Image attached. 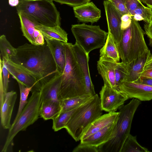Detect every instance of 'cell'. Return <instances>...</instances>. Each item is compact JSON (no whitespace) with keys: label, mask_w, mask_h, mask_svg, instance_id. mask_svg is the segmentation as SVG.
Returning <instances> with one entry per match:
<instances>
[{"label":"cell","mask_w":152,"mask_h":152,"mask_svg":"<svg viewBox=\"0 0 152 152\" xmlns=\"http://www.w3.org/2000/svg\"><path fill=\"white\" fill-rule=\"evenodd\" d=\"M16 49V55L10 60L33 75L41 86L57 72L55 62L46 43L42 45L26 43Z\"/></svg>","instance_id":"cell-1"},{"label":"cell","mask_w":152,"mask_h":152,"mask_svg":"<svg viewBox=\"0 0 152 152\" xmlns=\"http://www.w3.org/2000/svg\"><path fill=\"white\" fill-rule=\"evenodd\" d=\"M72 45L71 43H64L66 64L61 78V101L85 94L84 77L74 56Z\"/></svg>","instance_id":"cell-2"},{"label":"cell","mask_w":152,"mask_h":152,"mask_svg":"<svg viewBox=\"0 0 152 152\" xmlns=\"http://www.w3.org/2000/svg\"><path fill=\"white\" fill-rule=\"evenodd\" d=\"M140 101L133 98L129 103L119 108L112 135L107 141L98 147V152H121L125 140L130 134L133 118Z\"/></svg>","instance_id":"cell-3"},{"label":"cell","mask_w":152,"mask_h":152,"mask_svg":"<svg viewBox=\"0 0 152 152\" xmlns=\"http://www.w3.org/2000/svg\"><path fill=\"white\" fill-rule=\"evenodd\" d=\"M102 111L100 97L96 94L77 108L65 128L76 141H79L92 122L102 115Z\"/></svg>","instance_id":"cell-4"},{"label":"cell","mask_w":152,"mask_h":152,"mask_svg":"<svg viewBox=\"0 0 152 152\" xmlns=\"http://www.w3.org/2000/svg\"><path fill=\"white\" fill-rule=\"evenodd\" d=\"M145 34L138 21L132 16L131 25L122 30L121 39L116 45L122 62L129 63L150 50L144 39Z\"/></svg>","instance_id":"cell-5"},{"label":"cell","mask_w":152,"mask_h":152,"mask_svg":"<svg viewBox=\"0 0 152 152\" xmlns=\"http://www.w3.org/2000/svg\"><path fill=\"white\" fill-rule=\"evenodd\" d=\"M53 0H20L16 7L35 24L49 27L61 26V18Z\"/></svg>","instance_id":"cell-6"},{"label":"cell","mask_w":152,"mask_h":152,"mask_svg":"<svg viewBox=\"0 0 152 152\" xmlns=\"http://www.w3.org/2000/svg\"><path fill=\"white\" fill-rule=\"evenodd\" d=\"M40 92L32 93L27 103L21 113L9 129L5 144L2 152H6L13 139L18 132L25 130L39 118V108L41 104Z\"/></svg>","instance_id":"cell-7"},{"label":"cell","mask_w":152,"mask_h":152,"mask_svg":"<svg viewBox=\"0 0 152 152\" xmlns=\"http://www.w3.org/2000/svg\"><path fill=\"white\" fill-rule=\"evenodd\" d=\"M71 30L76 42L88 54L104 45L108 34L99 26L84 23L72 25Z\"/></svg>","instance_id":"cell-8"},{"label":"cell","mask_w":152,"mask_h":152,"mask_svg":"<svg viewBox=\"0 0 152 152\" xmlns=\"http://www.w3.org/2000/svg\"><path fill=\"white\" fill-rule=\"evenodd\" d=\"M99 94L102 110L108 113L115 112L129 99L124 94L105 85L102 87Z\"/></svg>","instance_id":"cell-9"},{"label":"cell","mask_w":152,"mask_h":152,"mask_svg":"<svg viewBox=\"0 0 152 152\" xmlns=\"http://www.w3.org/2000/svg\"><path fill=\"white\" fill-rule=\"evenodd\" d=\"M2 60L10 74L16 80L20 81L26 87L31 88V93L40 91L42 86L33 75L23 69L10 59Z\"/></svg>","instance_id":"cell-10"},{"label":"cell","mask_w":152,"mask_h":152,"mask_svg":"<svg viewBox=\"0 0 152 152\" xmlns=\"http://www.w3.org/2000/svg\"><path fill=\"white\" fill-rule=\"evenodd\" d=\"M118 90L129 98H135L140 101L152 99V86L140 83L124 82L119 85Z\"/></svg>","instance_id":"cell-11"},{"label":"cell","mask_w":152,"mask_h":152,"mask_svg":"<svg viewBox=\"0 0 152 152\" xmlns=\"http://www.w3.org/2000/svg\"><path fill=\"white\" fill-rule=\"evenodd\" d=\"M108 32L112 36L116 45L120 41L122 34L121 28L122 15L108 0L103 2Z\"/></svg>","instance_id":"cell-12"},{"label":"cell","mask_w":152,"mask_h":152,"mask_svg":"<svg viewBox=\"0 0 152 152\" xmlns=\"http://www.w3.org/2000/svg\"><path fill=\"white\" fill-rule=\"evenodd\" d=\"M72 49L75 58L84 77L86 84L85 94L94 96L96 94L89 72L88 65L89 54L86 53L76 42L72 45Z\"/></svg>","instance_id":"cell-13"},{"label":"cell","mask_w":152,"mask_h":152,"mask_svg":"<svg viewBox=\"0 0 152 152\" xmlns=\"http://www.w3.org/2000/svg\"><path fill=\"white\" fill-rule=\"evenodd\" d=\"M23 35L32 44L42 45L45 43L41 32L35 27V23L24 14L17 12Z\"/></svg>","instance_id":"cell-14"},{"label":"cell","mask_w":152,"mask_h":152,"mask_svg":"<svg viewBox=\"0 0 152 152\" xmlns=\"http://www.w3.org/2000/svg\"><path fill=\"white\" fill-rule=\"evenodd\" d=\"M75 16L80 22H97L101 17V11L92 2L73 7Z\"/></svg>","instance_id":"cell-15"},{"label":"cell","mask_w":152,"mask_h":152,"mask_svg":"<svg viewBox=\"0 0 152 152\" xmlns=\"http://www.w3.org/2000/svg\"><path fill=\"white\" fill-rule=\"evenodd\" d=\"M151 54L149 50L129 63L125 64L126 74L123 82L139 83L141 78L140 74L143 71L145 64Z\"/></svg>","instance_id":"cell-16"},{"label":"cell","mask_w":152,"mask_h":152,"mask_svg":"<svg viewBox=\"0 0 152 152\" xmlns=\"http://www.w3.org/2000/svg\"><path fill=\"white\" fill-rule=\"evenodd\" d=\"M62 74L57 72L42 86L39 91L41 102L52 100L61 101L60 89Z\"/></svg>","instance_id":"cell-17"},{"label":"cell","mask_w":152,"mask_h":152,"mask_svg":"<svg viewBox=\"0 0 152 152\" xmlns=\"http://www.w3.org/2000/svg\"><path fill=\"white\" fill-rule=\"evenodd\" d=\"M118 63L105 59L100 57L97 62V70L103 79L104 85L108 86L117 91L115 72Z\"/></svg>","instance_id":"cell-18"},{"label":"cell","mask_w":152,"mask_h":152,"mask_svg":"<svg viewBox=\"0 0 152 152\" xmlns=\"http://www.w3.org/2000/svg\"><path fill=\"white\" fill-rule=\"evenodd\" d=\"M17 95L14 91L7 92L4 102L0 107L1 124L4 129H9L11 126L10 121Z\"/></svg>","instance_id":"cell-19"},{"label":"cell","mask_w":152,"mask_h":152,"mask_svg":"<svg viewBox=\"0 0 152 152\" xmlns=\"http://www.w3.org/2000/svg\"><path fill=\"white\" fill-rule=\"evenodd\" d=\"M45 40L55 62L57 72L62 74L66 64L64 42L56 40Z\"/></svg>","instance_id":"cell-20"},{"label":"cell","mask_w":152,"mask_h":152,"mask_svg":"<svg viewBox=\"0 0 152 152\" xmlns=\"http://www.w3.org/2000/svg\"><path fill=\"white\" fill-rule=\"evenodd\" d=\"M118 114L119 112H113L101 115L90 125L83 135L80 140L87 137L108 125L115 122Z\"/></svg>","instance_id":"cell-21"},{"label":"cell","mask_w":152,"mask_h":152,"mask_svg":"<svg viewBox=\"0 0 152 152\" xmlns=\"http://www.w3.org/2000/svg\"><path fill=\"white\" fill-rule=\"evenodd\" d=\"M115 122L87 137L80 140V142L98 147L106 142L112 135Z\"/></svg>","instance_id":"cell-22"},{"label":"cell","mask_w":152,"mask_h":152,"mask_svg":"<svg viewBox=\"0 0 152 152\" xmlns=\"http://www.w3.org/2000/svg\"><path fill=\"white\" fill-rule=\"evenodd\" d=\"M35 24V27L41 32L45 40H56L68 42V34L61 26L49 27L40 24Z\"/></svg>","instance_id":"cell-23"},{"label":"cell","mask_w":152,"mask_h":152,"mask_svg":"<svg viewBox=\"0 0 152 152\" xmlns=\"http://www.w3.org/2000/svg\"><path fill=\"white\" fill-rule=\"evenodd\" d=\"M108 33L105 43L100 50V56L105 59L119 62L120 58L116 44L112 36Z\"/></svg>","instance_id":"cell-24"},{"label":"cell","mask_w":152,"mask_h":152,"mask_svg":"<svg viewBox=\"0 0 152 152\" xmlns=\"http://www.w3.org/2000/svg\"><path fill=\"white\" fill-rule=\"evenodd\" d=\"M61 110V101L52 100L42 102L39 116L45 120H53L60 114Z\"/></svg>","instance_id":"cell-25"},{"label":"cell","mask_w":152,"mask_h":152,"mask_svg":"<svg viewBox=\"0 0 152 152\" xmlns=\"http://www.w3.org/2000/svg\"><path fill=\"white\" fill-rule=\"evenodd\" d=\"M10 72L3 60L0 58V107L3 104L8 88Z\"/></svg>","instance_id":"cell-26"},{"label":"cell","mask_w":152,"mask_h":152,"mask_svg":"<svg viewBox=\"0 0 152 152\" xmlns=\"http://www.w3.org/2000/svg\"><path fill=\"white\" fill-rule=\"evenodd\" d=\"M93 96L85 94L80 96L63 99L61 101V112L77 108L87 101Z\"/></svg>","instance_id":"cell-27"},{"label":"cell","mask_w":152,"mask_h":152,"mask_svg":"<svg viewBox=\"0 0 152 152\" xmlns=\"http://www.w3.org/2000/svg\"><path fill=\"white\" fill-rule=\"evenodd\" d=\"M78 107L70 110L61 112L53 119L52 128L54 131L57 132L65 128L72 116Z\"/></svg>","instance_id":"cell-28"},{"label":"cell","mask_w":152,"mask_h":152,"mask_svg":"<svg viewBox=\"0 0 152 152\" xmlns=\"http://www.w3.org/2000/svg\"><path fill=\"white\" fill-rule=\"evenodd\" d=\"M147 148L141 146L138 142L136 136L130 134L125 140L121 152H148Z\"/></svg>","instance_id":"cell-29"},{"label":"cell","mask_w":152,"mask_h":152,"mask_svg":"<svg viewBox=\"0 0 152 152\" xmlns=\"http://www.w3.org/2000/svg\"><path fill=\"white\" fill-rule=\"evenodd\" d=\"M0 50L2 59H11L17 53L16 48L12 46L4 34L0 37Z\"/></svg>","instance_id":"cell-30"},{"label":"cell","mask_w":152,"mask_h":152,"mask_svg":"<svg viewBox=\"0 0 152 152\" xmlns=\"http://www.w3.org/2000/svg\"><path fill=\"white\" fill-rule=\"evenodd\" d=\"M19 86L20 91V101L18 110L14 121H15L27 104L28 96L32 88L26 87L20 81L16 80Z\"/></svg>","instance_id":"cell-31"},{"label":"cell","mask_w":152,"mask_h":152,"mask_svg":"<svg viewBox=\"0 0 152 152\" xmlns=\"http://www.w3.org/2000/svg\"><path fill=\"white\" fill-rule=\"evenodd\" d=\"M126 74L125 64L122 62H118L116 67L115 72V85L117 90L118 92L119 86L123 82Z\"/></svg>","instance_id":"cell-32"},{"label":"cell","mask_w":152,"mask_h":152,"mask_svg":"<svg viewBox=\"0 0 152 152\" xmlns=\"http://www.w3.org/2000/svg\"><path fill=\"white\" fill-rule=\"evenodd\" d=\"M134 14L140 15L147 23H149L152 19V9L143 4L135 10L134 15Z\"/></svg>","instance_id":"cell-33"},{"label":"cell","mask_w":152,"mask_h":152,"mask_svg":"<svg viewBox=\"0 0 152 152\" xmlns=\"http://www.w3.org/2000/svg\"><path fill=\"white\" fill-rule=\"evenodd\" d=\"M122 15L129 14L126 9V0H108Z\"/></svg>","instance_id":"cell-34"},{"label":"cell","mask_w":152,"mask_h":152,"mask_svg":"<svg viewBox=\"0 0 152 152\" xmlns=\"http://www.w3.org/2000/svg\"><path fill=\"white\" fill-rule=\"evenodd\" d=\"M143 4L140 0H126V5L129 14L132 16L135 10Z\"/></svg>","instance_id":"cell-35"},{"label":"cell","mask_w":152,"mask_h":152,"mask_svg":"<svg viewBox=\"0 0 152 152\" xmlns=\"http://www.w3.org/2000/svg\"><path fill=\"white\" fill-rule=\"evenodd\" d=\"M73 152H98V147L80 143L72 151Z\"/></svg>","instance_id":"cell-36"},{"label":"cell","mask_w":152,"mask_h":152,"mask_svg":"<svg viewBox=\"0 0 152 152\" xmlns=\"http://www.w3.org/2000/svg\"><path fill=\"white\" fill-rule=\"evenodd\" d=\"M61 4H65L73 7L90 2L91 0H53Z\"/></svg>","instance_id":"cell-37"},{"label":"cell","mask_w":152,"mask_h":152,"mask_svg":"<svg viewBox=\"0 0 152 152\" xmlns=\"http://www.w3.org/2000/svg\"><path fill=\"white\" fill-rule=\"evenodd\" d=\"M132 16L129 14H125L121 17V28L122 30L127 29L131 25Z\"/></svg>","instance_id":"cell-38"},{"label":"cell","mask_w":152,"mask_h":152,"mask_svg":"<svg viewBox=\"0 0 152 152\" xmlns=\"http://www.w3.org/2000/svg\"><path fill=\"white\" fill-rule=\"evenodd\" d=\"M144 28L145 33L149 39V44L152 46V19L149 23L144 24Z\"/></svg>","instance_id":"cell-39"},{"label":"cell","mask_w":152,"mask_h":152,"mask_svg":"<svg viewBox=\"0 0 152 152\" xmlns=\"http://www.w3.org/2000/svg\"><path fill=\"white\" fill-rule=\"evenodd\" d=\"M152 69V54H151L146 61L143 71Z\"/></svg>","instance_id":"cell-40"},{"label":"cell","mask_w":152,"mask_h":152,"mask_svg":"<svg viewBox=\"0 0 152 152\" xmlns=\"http://www.w3.org/2000/svg\"><path fill=\"white\" fill-rule=\"evenodd\" d=\"M139 83L152 86V78L141 77Z\"/></svg>","instance_id":"cell-41"},{"label":"cell","mask_w":152,"mask_h":152,"mask_svg":"<svg viewBox=\"0 0 152 152\" xmlns=\"http://www.w3.org/2000/svg\"><path fill=\"white\" fill-rule=\"evenodd\" d=\"M140 75L142 77L152 78V69L142 71Z\"/></svg>","instance_id":"cell-42"},{"label":"cell","mask_w":152,"mask_h":152,"mask_svg":"<svg viewBox=\"0 0 152 152\" xmlns=\"http://www.w3.org/2000/svg\"><path fill=\"white\" fill-rule=\"evenodd\" d=\"M20 0H8V3L12 7H16L19 4Z\"/></svg>","instance_id":"cell-43"},{"label":"cell","mask_w":152,"mask_h":152,"mask_svg":"<svg viewBox=\"0 0 152 152\" xmlns=\"http://www.w3.org/2000/svg\"><path fill=\"white\" fill-rule=\"evenodd\" d=\"M133 17L134 20L137 21L143 20V18L140 15L134 14Z\"/></svg>","instance_id":"cell-44"},{"label":"cell","mask_w":152,"mask_h":152,"mask_svg":"<svg viewBox=\"0 0 152 152\" xmlns=\"http://www.w3.org/2000/svg\"><path fill=\"white\" fill-rule=\"evenodd\" d=\"M146 4L148 7L151 8L152 9V0H148L147 3Z\"/></svg>","instance_id":"cell-45"},{"label":"cell","mask_w":152,"mask_h":152,"mask_svg":"<svg viewBox=\"0 0 152 152\" xmlns=\"http://www.w3.org/2000/svg\"><path fill=\"white\" fill-rule=\"evenodd\" d=\"M140 1L143 3L146 4L147 3L148 0H140Z\"/></svg>","instance_id":"cell-46"}]
</instances>
